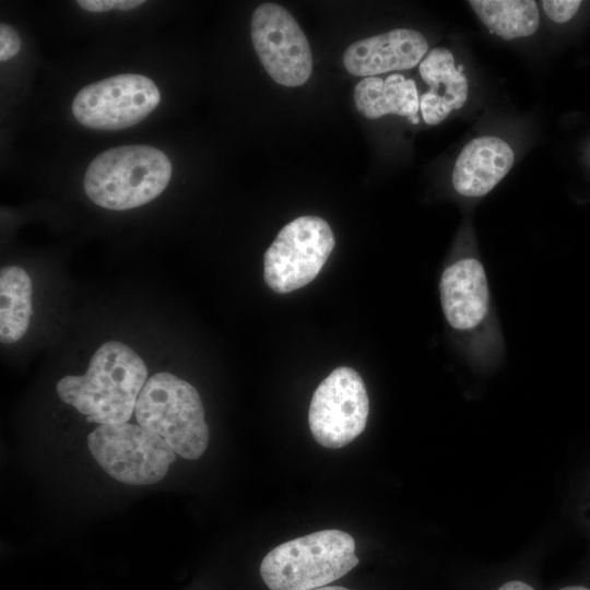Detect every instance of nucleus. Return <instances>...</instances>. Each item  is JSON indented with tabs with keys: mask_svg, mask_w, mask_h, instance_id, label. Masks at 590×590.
I'll list each match as a JSON object with an SVG mask.
<instances>
[{
	"mask_svg": "<svg viewBox=\"0 0 590 590\" xmlns=\"http://www.w3.org/2000/svg\"><path fill=\"white\" fill-rule=\"evenodd\" d=\"M148 380L143 359L118 341L102 344L84 375H68L56 386L59 398L88 422L99 425L127 423Z\"/></svg>",
	"mask_w": 590,
	"mask_h": 590,
	"instance_id": "1",
	"label": "nucleus"
},
{
	"mask_svg": "<svg viewBox=\"0 0 590 590\" xmlns=\"http://www.w3.org/2000/svg\"><path fill=\"white\" fill-rule=\"evenodd\" d=\"M172 177L167 155L150 145H121L98 154L84 175L86 196L97 205L123 211L158 197Z\"/></svg>",
	"mask_w": 590,
	"mask_h": 590,
	"instance_id": "2",
	"label": "nucleus"
},
{
	"mask_svg": "<svg viewBox=\"0 0 590 590\" xmlns=\"http://www.w3.org/2000/svg\"><path fill=\"white\" fill-rule=\"evenodd\" d=\"M357 564L353 536L330 529L278 545L262 559L260 575L270 590H312L338 580Z\"/></svg>",
	"mask_w": 590,
	"mask_h": 590,
	"instance_id": "3",
	"label": "nucleus"
},
{
	"mask_svg": "<svg viewBox=\"0 0 590 590\" xmlns=\"http://www.w3.org/2000/svg\"><path fill=\"white\" fill-rule=\"evenodd\" d=\"M138 424L162 437L180 457L199 459L209 444V427L197 389L170 373L151 376L137 400Z\"/></svg>",
	"mask_w": 590,
	"mask_h": 590,
	"instance_id": "4",
	"label": "nucleus"
},
{
	"mask_svg": "<svg viewBox=\"0 0 590 590\" xmlns=\"http://www.w3.org/2000/svg\"><path fill=\"white\" fill-rule=\"evenodd\" d=\"M87 447L109 476L128 485L162 481L176 459V452L162 437L128 422L99 425L88 434Z\"/></svg>",
	"mask_w": 590,
	"mask_h": 590,
	"instance_id": "5",
	"label": "nucleus"
},
{
	"mask_svg": "<svg viewBox=\"0 0 590 590\" xmlns=\"http://www.w3.org/2000/svg\"><path fill=\"white\" fill-rule=\"evenodd\" d=\"M334 244L332 229L323 219H295L279 232L264 252L266 283L280 294L307 285L320 272Z\"/></svg>",
	"mask_w": 590,
	"mask_h": 590,
	"instance_id": "6",
	"label": "nucleus"
},
{
	"mask_svg": "<svg viewBox=\"0 0 590 590\" xmlns=\"http://www.w3.org/2000/svg\"><path fill=\"white\" fill-rule=\"evenodd\" d=\"M369 400L362 377L347 366L332 370L315 390L308 412L315 440L331 449L342 448L365 429Z\"/></svg>",
	"mask_w": 590,
	"mask_h": 590,
	"instance_id": "7",
	"label": "nucleus"
},
{
	"mask_svg": "<svg viewBox=\"0 0 590 590\" xmlns=\"http://www.w3.org/2000/svg\"><path fill=\"white\" fill-rule=\"evenodd\" d=\"M161 93L148 76L114 75L80 90L72 114L83 126L96 130H120L142 121L160 104Z\"/></svg>",
	"mask_w": 590,
	"mask_h": 590,
	"instance_id": "8",
	"label": "nucleus"
},
{
	"mask_svg": "<svg viewBox=\"0 0 590 590\" xmlns=\"http://www.w3.org/2000/svg\"><path fill=\"white\" fill-rule=\"evenodd\" d=\"M255 50L276 83L299 86L311 74L308 40L293 15L280 4L263 3L252 13L250 25Z\"/></svg>",
	"mask_w": 590,
	"mask_h": 590,
	"instance_id": "9",
	"label": "nucleus"
},
{
	"mask_svg": "<svg viewBox=\"0 0 590 590\" xmlns=\"http://www.w3.org/2000/svg\"><path fill=\"white\" fill-rule=\"evenodd\" d=\"M440 302L448 323L469 332L482 324L489 307V290L483 264L462 258L448 266L439 281Z\"/></svg>",
	"mask_w": 590,
	"mask_h": 590,
	"instance_id": "10",
	"label": "nucleus"
},
{
	"mask_svg": "<svg viewBox=\"0 0 590 590\" xmlns=\"http://www.w3.org/2000/svg\"><path fill=\"white\" fill-rule=\"evenodd\" d=\"M427 50V40L420 32L397 28L353 43L344 51L343 63L351 74L375 76L413 68Z\"/></svg>",
	"mask_w": 590,
	"mask_h": 590,
	"instance_id": "11",
	"label": "nucleus"
},
{
	"mask_svg": "<svg viewBox=\"0 0 590 590\" xmlns=\"http://www.w3.org/2000/svg\"><path fill=\"white\" fill-rule=\"evenodd\" d=\"M514 162L515 153L507 142L494 135L477 137L456 160L453 188L464 197H483L502 181Z\"/></svg>",
	"mask_w": 590,
	"mask_h": 590,
	"instance_id": "12",
	"label": "nucleus"
},
{
	"mask_svg": "<svg viewBox=\"0 0 590 590\" xmlns=\"http://www.w3.org/2000/svg\"><path fill=\"white\" fill-rule=\"evenodd\" d=\"M420 74L428 85L420 96L423 120L430 126L444 121L453 109H460L468 99L469 83L457 68L452 52L442 47L432 49L420 62Z\"/></svg>",
	"mask_w": 590,
	"mask_h": 590,
	"instance_id": "13",
	"label": "nucleus"
},
{
	"mask_svg": "<svg viewBox=\"0 0 590 590\" xmlns=\"http://www.w3.org/2000/svg\"><path fill=\"white\" fill-rule=\"evenodd\" d=\"M357 110L368 119L388 114L406 117L412 123L420 121V96L415 82L401 74H390L385 80L367 76L354 90Z\"/></svg>",
	"mask_w": 590,
	"mask_h": 590,
	"instance_id": "14",
	"label": "nucleus"
},
{
	"mask_svg": "<svg viewBox=\"0 0 590 590\" xmlns=\"http://www.w3.org/2000/svg\"><path fill=\"white\" fill-rule=\"evenodd\" d=\"M32 316V282L26 271L16 266L0 272V340L11 344L27 331Z\"/></svg>",
	"mask_w": 590,
	"mask_h": 590,
	"instance_id": "15",
	"label": "nucleus"
},
{
	"mask_svg": "<svg viewBox=\"0 0 590 590\" xmlns=\"http://www.w3.org/2000/svg\"><path fill=\"white\" fill-rule=\"evenodd\" d=\"M469 4L491 33L506 40L531 36L539 27L533 0H472Z\"/></svg>",
	"mask_w": 590,
	"mask_h": 590,
	"instance_id": "16",
	"label": "nucleus"
},
{
	"mask_svg": "<svg viewBox=\"0 0 590 590\" xmlns=\"http://www.w3.org/2000/svg\"><path fill=\"white\" fill-rule=\"evenodd\" d=\"M579 0H543L542 8L545 14L556 23H565L573 19L579 10Z\"/></svg>",
	"mask_w": 590,
	"mask_h": 590,
	"instance_id": "17",
	"label": "nucleus"
},
{
	"mask_svg": "<svg viewBox=\"0 0 590 590\" xmlns=\"http://www.w3.org/2000/svg\"><path fill=\"white\" fill-rule=\"evenodd\" d=\"M21 48V40L13 27L0 24V60L3 62L14 57Z\"/></svg>",
	"mask_w": 590,
	"mask_h": 590,
	"instance_id": "18",
	"label": "nucleus"
},
{
	"mask_svg": "<svg viewBox=\"0 0 590 590\" xmlns=\"http://www.w3.org/2000/svg\"><path fill=\"white\" fill-rule=\"evenodd\" d=\"M76 3L84 10L101 13L119 9L120 0H79Z\"/></svg>",
	"mask_w": 590,
	"mask_h": 590,
	"instance_id": "19",
	"label": "nucleus"
},
{
	"mask_svg": "<svg viewBox=\"0 0 590 590\" xmlns=\"http://www.w3.org/2000/svg\"><path fill=\"white\" fill-rule=\"evenodd\" d=\"M497 590H534L530 585L523 582V581H508L504 583L500 588Z\"/></svg>",
	"mask_w": 590,
	"mask_h": 590,
	"instance_id": "20",
	"label": "nucleus"
},
{
	"mask_svg": "<svg viewBox=\"0 0 590 590\" xmlns=\"http://www.w3.org/2000/svg\"><path fill=\"white\" fill-rule=\"evenodd\" d=\"M558 590H590V588L581 585H573V586H566Z\"/></svg>",
	"mask_w": 590,
	"mask_h": 590,
	"instance_id": "21",
	"label": "nucleus"
},
{
	"mask_svg": "<svg viewBox=\"0 0 590 590\" xmlns=\"http://www.w3.org/2000/svg\"><path fill=\"white\" fill-rule=\"evenodd\" d=\"M312 590H350V589L340 587V586H324V587L316 588Z\"/></svg>",
	"mask_w": 590,
	"mask_h": 590,
	"instance_id": "22",
	"label": "nucleus"
}]
</instances>
